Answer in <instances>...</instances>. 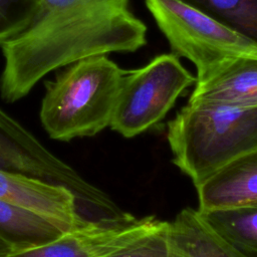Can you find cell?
<instances>
[{
  "mask_svg": "<svg viewBox=\"0 0 257 257\" xmlns=\"http://www.w3.org/2000/svg\"><path fill=\"white\" fill-rule=\"evenodd\" d=\"M128 3L82 0L40 7L25 30L1 45V97L15 102L52 70L89 56L134 52L145 46L147 27L128 10Z\"/></svg>",
  "mask_w": 257,
  "mask_h": 257,
  "instance_id": "1",
  "label": "cell"
},
{
  "mask_svg": "<svg viewBox=\"0 0 257 257\" xmlns=\"http://www.w3.org/2000/svg\"><path fill=\"white\" fill-rule=\"evenodd\" d=\"M167 139L174 164L197 187L257 151V105L188 101L168 122Z\"/></svg>",
  "mask_w": 257,
  "mask_h": 257,
  "instance_id": "2",
  "label": "cell"
},
{
  "mask_svg": "<svg viewBox=\"0 0 257 257\" xmlns=\"http://www.w3.org/2000/svg\"><path fill=\"white\" fill-rule=\"evenodd\" d=\"M125 71L100 54L70 64L47 82L39 113L47 135L68 142L109 126Z\"/></svg>",
  "mask_w": 257,
  "mask_h": 257,
  "instance_id": "3",
  "label": "cell"
},
{
  "mask_svg": "<svg viewBox=\"0 0 257 257\" xmlns=\"http://www.w3.org/2000/svg\"><path fill=\"white\" fill-rule=\"evenodd\" d=\"M145 3L174 54L195 65L196 79L227 60L257 58L256 43L182 0H145Z\"/></svg>",
  "mask_w": 257,
  "mask_h": 257,
  "instance_id": "4",
  "label": "cell"
},
{
  "mask_svg": "<svg viewBox=\"0 0 257 257\" xmlns=\"http://www.w3.org/2000/svg\"><path fill=\"white\" fill-rule=\"evenodd\" d=\"M196 77L176 54H161L145 66L125 71L109 127L133 138L159 123Z\"/></svg>",
  "mask_w": 257,
  "mask_h": 257,
  "instance_id": "5",
  "label": "cell"
},
{
  "mask_svg": "<svg viewBox=\"0 0 257 257\" xmlns=\"http://www.w3.org/2000/svg\"><path fill=\"white\" fill-rule=\"evenodd\" d=\"M0 168L24 173L69 188L78 203L99 211L111 201L69 164L46 148L30 131L0 108Z\"/></svg>",
  "mask_w": 257,
  "mask_h": 257,
  "instance_id": "6",
  "label": "cell"
},
{
  "mask_svg": "<svg viewBox=\"0 0 257 257\" xmlns=\"http://www.w3.org/2000/svg\"><path fill=\"white\" fill-rule=\"evenodd\" d=\"M142 219L86 220L56 237L5 250L0 257H107L138 229Z\"/></svg>",
  "mask_w": 257,
  "mask_h": 257,
  "instance_id": "7",
  "label": "cell"
},
{
  "mask_svg": "<svg viewBox=\"0 0 257 257\" xmlns=\"http://www.w3.org/2000/svg\"><path fill=\"white\" fill-rule=\"evenodd\" d=\"M0 200L44 219L59 232L83 224L75 194L64 185L0 168Z\"/></svg>",
  "mask_w": 257,
  "mask_h": 257,
  "instance_id": "8",
  "label": "cell"
},
{
  "mask_svg": "<svg viewBox=\"0 0 257 257\" xmlns=\"http://www.w3.org/2000/svg\"><path fill=\"white\" fill-rule=\"evenodd\" d=\"M196 189L200 212L257 207V151L228 164Z\"/></svg>",
  "mask_w": 257,
  "mask_h": 257,
  "instance_id": "9",
  "label": "cell"
},
{
  "mask_svg": "<svg viewBox=\"0 0 257 257\" xmlns=\"http://www.w3.org/2000/svg\"><path fill=\"white\" fill-rule=\"evenodd\" d=\"M188 101L257 105V58L236 57L197 78Z\"/></svg>",
  "mask_w": 257,
  "mask_h": 257,
  "instance_id": "10",
  "label": "cell"
},
{
  "mask_svg": "<svg viewBox=\"0 0 257 257\" xmlns=\"http://www.w3.org/2000/svg\"><path fill=\"white\" fill-rule=\"evenodd\" d=\"M171 257H249L220 236L198 210L185 208L170 222Z\"/></svg>",
  "mask_w": 257,
  "mask_h": 257,
  "instance_id": "11",
  "label": "cell"
},
{
  "mask_svg": "<svg viewBox=\"0 0 257 257\" xmlns=\"http://www.w3.org/2000/svg\"><path fill=\"white\" fill-rule=\"evenodd\" d=\"M199 213L235 248L249 257H257V207H236Z\"/></svg>",
  "mask_w": 257,
  "mask_h": 257,
  "instance_id": "12",
  "label": "cell"
},
{
  "mask_svg": "<svg viewBox=\"0 0 257 257\" xmlns=\"http://www.w3.org/2000/svg\"><path fill=\"white\" fill-rule=\"evenodd\" d=\"M59 233L61 232L39 216L0 200V240L8 249L46 241Z\"/></svg>",
  "mask_w": 257,
  "mask_h": 257,
  "instance_id": "13",
  "label": "cell"
},
{
  "mask_svg": "<svg viewBox=\"0 0 257 257\" xmlns=\"http://www.w3.org/2000/svg\"><path fill=\"white\" fill-rule=\"evenodd\" d=\"M257 44V0H182Z\"/></svg>",
  "mask_w": 257,
  "mask_h": 257,
  "instance_id": "14",
  "label": "cell"
},
{
  "mask_svg": "<svg viewBox=\"0 0 257 257\" xmlns=\"http://www.w3.org/2000/svg\"><path fill=\"white\" fill-rule=\"evenodd\" d=\"M107 257H171L170 222L143 218L133 235Z\"/></svg>",
  "mask_w": 257,
  "mask_h": 257,
  "instance_id": "15",
  "label": "cell"
},
{
  "mask_svg": "<svg viewBox=\"0 0 257 257\" xmlns=\"http://www.w3.org/2000/svg\"><path fill=\"white\" fill-rule=\"evenodd\" d=\"M40 9V0H0V45L25 30Z\"/></svg>",
  "mask_w": 257,
  "mask_h": 257,
  "instance_id": "16",
  "label": "cell"
},
{
  "mask_svg": "<svg viewBox=\"0 0 257 257\" xmlns=\"http://www.w3.org/2000/svg\"><path fill=\"white\" fill-rule=\"evenodd\" d=\"M7 249H8V246L0 240V254L3 253V252H4L5 250H7Z\"/></svg>",
  "mask_w": 257,
  "mask_h": 257,
  "instance_id": "17",
  "label": "cell"
}]
</instances>
